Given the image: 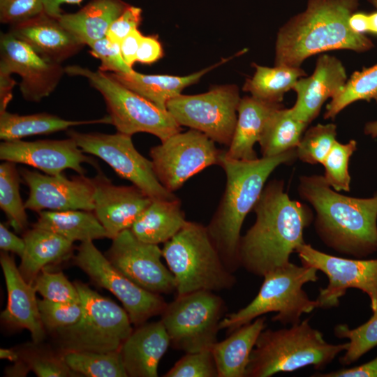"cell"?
<instances>
[{"label":"cell","instance_id":"25","mask_svg":"<svg viewBox=\"0 0 377 377\" xmlns=\"http://www.w3.org/2000/svg\"><path fill=\"white\" fill-rule=\"evenodd\" d=\"M280 103L260 100L252 96L241 98L237 118L226 156L232 159L251 161L258 158L253 146L258 142L268 119L281 107Z\"/></svg>","mask_w":377,"mask_h":377},{"label":"cell","instance_id":"38","mask_svg":"<svg viewBox=\"0 0 377 377\" xmlns=\"http://www.w3.org/2000/svg\"><path fill=\"white\" fill-rule=\"evenodd\" d=\"M370 319L359 327L350 329L347 324L337 325L334 334L340 339H348V346L339 358L344 366L350 365L377 346V310Z\"/></svg>","mask_w":377,"mask_h":377},{"label":"cell","instance_id":"57","mask_svg":"<svg viewBox=\"0 0 377 377\" xmlns=\"http://www.w3.org/2000/svg\"><path fill=\"white\" fill-rule=\"evenodd\" d=\"M364 131L365 134L369 135L373 138H377V120L369 121L366 124Z\"/></svg>","mask_w":377,"mask_h":377},{"label":"cell","instance_id":"26","mask_svg":"<svg viewBox=\"0 0 377 377\" xmlns=\"http://www.w3.org/2000/svg\"><path fill=\"white\" fill-rule=\"evenodd\" d=\"M228 59H223L211 66L185 76L142 74L135 71L129 73H108L127 88L167 110L169 101L181 95L186 87L197 83L207 73L228 61Z\"/></svg>","mask_w":377,"mask_h":377},{"label":"cell","instance_id":"34","mask_svg":"<svg viewBox=\"0 0 377 377\" xmlns=\"http://www.w3.org/2000/svg\"><path fill=\"white\" fill-rule=\"evenodd\" d=\"M255 73L247 79L243 90L260 100L280 103L284 94L293 89L296 82L306 75L301 67L288 66H263L253 64Z\"/></svg>","mask_w":377,"mask_h":377},{"label":"cell","instance_id":"53","mask_svg":"<svg viewBox=\"0 0 377 377\" xmlns=\"http://www.w3.org/2000/svg\"><path fill=\"white\" fill-rule=\"evenodd\" d=\"M348 26L356 34H364L365 32H369V14L354 12L349 17Z\"/></svg>","mask_w":377,"mask_h":377},{"label":"cell","instance_id":"7","mask_svg":"<svg viewBox=\"0 0 377 377\" xmlns=\"http://www.w3.org/2000/svg\"><path fill=\"white\" fill-rule=\"evenodd\" d=\"M317 269L298 266L290 263L265 274L263 284L256 297L237 312L226 314L219 329L231 333L242 325L265 313L275 312L274 322L290 325L299 323L304 313L318 308L316 300H311L303 286L318 280Z\"/></svg>","mask_w":377,"mask_h":377},{"label":"cell","instance_id":"52","mask_svg":"<svg viewBox=\"0 0 377 377\" xmlns=\"http://www.w3.org/2000/svg\"><path fill=\"white\" fill-rule=\"evenodd\" d=\"M15 84L11 75L0 72V112L7 110V106L13 98Z\"/></svg>","mask_w":377,"mask_h":377},{"label":"cell","instance_id":"5","mask_svg":"<svg viewBox=\"0 0 377 377\" xmlns=\"http://www.w3.org/2000/svg\"><path fill=\"white\" fill-rule=\"evenodd\" d=\"M346 343L332 344L305 319L288 328L263 330L252 350L245 377H269L307 366L323 369L342 351Z\"/></svg>","mask_w":377,"mask_h":377},{"label":"cell","instance_id":"36","mask_svg":"<svg viewBox=\"0 0 377 377\" xmlns=\"http://www.w3.org/2000/svg\"><path fill=\"white\" fill-rule=\"evenodd\" d=\"M68 366L77 374L87 377H127L119 351L108 353L62 352Z\"/></svg>","mask_w":377,"mask_h":377},{"label":"cell","instance_id":"31","mask_svg":"<svg viewBox=\"0 0 377 377\" xmlns=\"http://www.w3.org/2000/svg\"><path fill=\"white\" fill-rule=\"evenodd\" d=\"M90 124H110V119L107 116L93 120H67L45 112L22 115L5 110L0 112V138L3 141L21 140Z\"/></svg>","mask_w":377,"mask_h":377},{"label":"cell","instance_id":"39","mask_svg":"<svg viewBox=\"0 0 377 377\" xmlns=\"http://www.w3.org/2000/svg\"><path fill=\"white\" fill-rule=\"evenodd\" d=\"M337 126L334 124H318L309 128L296 147L297 157L302 161L323 163L335 143Z\"/></svg>","mask_w":377,"mask_h":377},{"label":"cell","instance_id":"27","mask_svg":"<svg viewBox=\"0 0 377 377\" xmlns=\"http://www.w3.org/2000/svg\"><path fill=\"white\" fill-rule=\"evenodd\" d=\"M266 318L260 316L231 332L211 348L218 377H245L249 357L256 341L265 330Z\"/></svg>","mask_w":377,"mask_h":377},{"label":"cell","instance_id":"21","mask_svg":"<svg viewBox=\"0 0 377 377\" xmlns=\"http://www.w3.org/2000/svg\"><path fill=\"white\" fill-rule=\"evenodd\" d=\"M0 263L8 293L6 309L1 319L9 327L29 331L33 342L39 344L45 337L36 290L27 282L16 266L15 260L7 252L1 253Z\"/></svg>","mask_w":377,"mask_h":377},{"label":"cell","instance_id":"29","mask_svg":"<svg viewBox=\"0 0 377 377\" xmlns=\"http://www.w3.org/2000/svg\"><path fill=\"white\" fill-rule=\"evenodd\" d=\"M25 249L19 270L24 279L33 283L38 274L48 265L69 257L73 242L47 230L32 227L23 234Z\"/></svg>","mask_w":377,"mask_h":377},{"label":"cell","instance_id":"55","mask_svg":"<svg viewBox=\"0 0 377 377\" xmlns=\"http://www.w3.org/2000/svg\"><path fill=\"white\" fill-rule=\"evenodd\" d=\"M15 364L6 369L8 376H25L30 370L27 364L19 357Z\"/></svg>","mask_w":377,"mask_h":377},{"label":"cell","instance_id":"18","mask_svg":"<svg viewBox=\"0 0 377 377\" xmlns=\"http://www.w3.org/2000/svg\"><path fill=\"white\" fill-rule=\"evenodd\" d=\"M20 174L29 189L24 205L26 209L39 212L52 211L94 209V186L92 178L78 175L68 178L64 174H42L36 170L22 168Z\"/></svg>","mask_w":377,"mask_h":377},{"label":"cell","instance_id":"35","mask_svg":"<svg viewBox=\"0 0 377 377\" xmlns=\"http://www.w3.org/2000/svg\"><path fill=\"white\" fill-rule=\"evenodd\" d=\"M375 100L377 103V64L355 71L326 106L325 119L334 118L355 101Z\"/></svg>","mask_w":377,"mask_h":377},{"label":"cell","instance_id":"43","mask_svg":"<svg viewBox=\"0 0 377 377\" xmlns=\"http://www.w3.org/2000/svg\"><path fill=\"white\" fill-rule=\"evenodd\" d=\"M38 309L45 329L55 332L77 323L83 313L80 303H64L38 300Z\"/></svg>","mask_w":377,"mask_h":377},{"label":"cell","instance_id":"11","mask_svg":"<svg viewBox=\"0 0 377 377\" xmlns=\"http://www.w3.org/2000/svg\"><path fill=\"white\" fill-rule=\"evenodd\" d=\"M240 99L236 85H217L202 94H182L169 101L166 109L180 126L199 131L214 142L229 147Z\"/></svg>","mask_w":377,"mask_h":377},{"label":"cell","instance_id":"6","mask_svg":"<svg viewBox=\"0 0 377 377\" xmlns=\"http://www.w3.org/2000/svg\"><path fill=\"white\" fill-rule=\"evenodd\" d=\"M176 282L177 295L230 289L236 278L222 261L207 226L187 221L162 249Z\"/></svg>","mask_w":377,"mask_h":377},{"label":"cell","instance_id":"20","mask_svg":"<svg viewBox=\"0 0 377 377\" xmlns=\"http://www.w3.org/2000/svg\"><path fill=\"white\" fill-rule=\"evenodd\" d=\"M93 212L106 230L108 238L113 239L130 229L152 199L134 185L117 186L101 171L92 178Z\"/></svg>","mask_w":377,"mask_h":377},{"label":"cell","instance_id":"15","mask_svg":"<svg viewBox=\"0 0 377 377\" xmlns=\"http://www.w3.org/2000/svg\"><path fill=\"white\" fill-rule=\"evenodd\" d=\"M74 264L98 286L111 292L122 303L133 325L138 327L152 316L161 315L167 304L160 294L135 284L108 260L93 241L81 242L73 257Z\"/></svg>","mask_w":377,"mask_h":377},{"label":"cell","instance_id":"14","mask_svg":"<svg viewBox=\"0 0 377 377\" xmlns=\"http://www.w3.org/2000/svg\"><path fill=\"white\" fill-rule=\"evenodd\" d=\"M302 265L323 272L328 284L320 288L316 298L318 308L337 307L340 299L348 288H357L370 299L372 311L377 310V258L350 259L321 252L308 244L300 245L295 250Z\"/></svg>","mask_w":377,"mask_h":377},{"label":"cell","instance_id":"12","mask_svg":"<svg viewBox=\"0 0 377 377\" xmlns=\"http://www.w3.org/2000/svg\"><path fill=\"white\" fill-rule=\"evenodd\" d=\"M67 135L84 153L104 161L120 177L130 181L152 200L177 198L160 183L151 161L138 152L132 136L119 132L107 134L74 130L68 131Z\"/></svg>","mask_w":377,"mask_h":377},{"label":"cell","instance_id":"51","mask_svg":"<svg viewBox=\"0 0 377 377\" xmlns=\"http://www.w3.org/2000/svg\"><path fill=\"white\" fill-rule=\"evenodd\" d=\"M0 248L5 252H12L20 258L25 249V242L22 238L10 232L4 224H0Z\"/></svg>","mask_w":377,"mask_h":377},{"label":"cell","instance_id":"10","mask_svg":"<svg viewBox=\"0 0 377 377\" xmlns=\"http://www.w3.org/2000/svg\"><path fill=\"white\" fill-rule=\"evenodd\" d=\"M226 309L223 300L212 291L177 295L161 315L170 345L186 353L211 349Z\"/></svg>","mask_w":377,"mask_h":377},{"label":"cell","instance_id":"28","mask_svg":"<svg viewBox=\"0 0 377 377\" xmlns=\"http://www.w3.org/2000/svg\"><path fill=\"white\" fill-rule=\"evenodd\" d=\"M129 6L122 0H91L78 11L62 13L60 24L85 45L106 36L112 23Z\"/></svg>","mask_w":377,"mask_h":377},{"label":"cell","instance_id":"47","mask_svg":"<svg viewBox=\"0 0 377 377\" xmlns=\"http://www.w3.org/2000/svg\"><path fill=\"white\" fill-rule=\"evenodd\" d=\"M142 13L140 8L129 5L112 23L106 37L120 43L133 31L138 29L142 20Z\"/></svg>","mask_w":377,"mask_h":377},{"label":"cell","instance_id":"41","mask_svg":"<svg viewBox=\"0 0 377 377\" xmlns=\"http://www.w3.org/2000/svg\"><path fill=\"white\" fill-rule=\"evenodd\" d=\"M22 359L38 377L78 376L64 360L63 353L58 354L35 346L17 352Z\"/></svg>","mask_w":377,"mask_h":377},{"label":"cell","instance_id":"48","mask_svg":"<svg viewBox=\"0 0 377 377\" xmlns=\"http://www.w3.org/2000/svg\"><path fill=\"white\" fill-rule=\"evenodd\" d=\"M163 56V50L157 36H143L137 53L136 62L153 64Z\"/></svg>","mask_w":377,"mask_h":377},{"label":"cell","instance_id":"45","mask_svg":"<svg viewBox=\"0 0 377 377\" xmlns=\"http://www.w3.org/2000/svg\"><path fill=\"white\" fill-rule=\"evenodd\" d=\"M90 54L101 61L98 70L102 72L129 73L134 70L124 60L120 43L108 39L106 36L90 45Z\"/></svg>","mask_w":377,"mask_h":377},{"label":"cell","instance_id":"50","mask_svg":"<svg viewBox=\"0 0 377 377\" xmlns=\"http://www.w3.org/2000/svg\"><path fill=\"white\" fill-rule=\"evenodd\" d=\"M143 35L138 29L133 31L120 43L121 55L131 67L136 62L137 53Z\"/></svg>","mask_w":377,"mask_h":377},{"label":"cell","instance_id":"3","mask_svg":"<svg viewBox=\"0 0 377 377\" xmlns=\"http://www.w3.org/2000/svg\"><path fill=\"white\" fill-rule=\"evenodd\" d=\"M298 188L316 211V230L327 246L357 258L377 251V193L368 198L343 195L320 175L301 177Z\"/></svg>","mask_w":377,"mask_h":377},{"label":"cell","instance_id":"9","mask_svg":"<svg viewBox=\"0 0 377 377\" xmlns=\"http://www.w3.org/2000/svg\"><path fill=\"white\" fill-rule=\"evenodd\" d=\"M74 283L80 296L83 313L75 325L54 332L61 350L119 351L133 330L125 309L82 282Z\"/></svg>","mask_w":377,"mask_h":377},{"label":"cell","instance_id":"13","mask_svg":"<svg viewBox=\"0 0 377 377\" xmlns=\"http://www.w3.org/2000/svg\"><path fill=\"white\" fill-rule=\"evenodd\" d=\"M214 142L203 133L190 129L177 133L151 148V161L160 183L173 193L195 174L212 165H219L222 151Z\"/></svg>","mask_w":377,"mask_h":377},{"label":"cell","instance_id":"40","mask_svg":"<svg viewBox=\"0 0 377 377\" xmlns=\"http://www.w3.org/2000/svg\"><path fill=\"white\" fill-rule=\"evenodd\" d=\"M356 149L357 142L353 140L346 144L336 141L322 163L325 168L323 177L336 191H350L348 162Z\"/></svg>","mask_w":377,"mask_h":377},{"label":"cell","instance_id":"46","mask_svg":"<svg viewBox=\"0 0 377 377\" xmlns=\"http://www.w3.org/2000/svg\"><path fill=\"white\" fill-rule=\"evenodd\" d=\"M45 12L44 0H0V21L13 26Z\"/></svg>","mask_w":377,"mask_h":377},{"label":"cell","instance_id":"1","mask_svg":"<svg viewBox=\"0 0 377 377\" xmlns=\"http://www.w3.org/2000/svg\"><path fill=\"white\" fill-rule=\"evenodd\" d=\"M252 211L256 221L241 236L239 262L249 272L263 276L290 263V255L304 243V230L313 214L306 205L291 200L283 183L276 180L264 187Z\"/></svg>","mask_w":377,"mask_h":377},{"label":"cell","instance_id":"56","mask_svg":"<svg viewBox=\"0 0 377 377\" xmlns=\"http://www.w3.org/2000/svg\"><path fill=\"white\" fill-rule=\"evenodd\" d=\"M0 358L16 362L19 359V354L12 349L1 348Z\"/></svg>","mask_w":377,"mask_h":377},{"label":"cell","instance_id":"58","mask_svg":"<svg viewBox=\"0 0 377 377\" xmlns=\"http://www.w3.org/2000/svg\"><path fill=\"white\" fill-rule=\"evenodd\" d=\"M369 32L377 34V10L369 14Z\"/></svg>","mask_w":377,"mask_h":377},{"label":"cell","instance_id":"4","mask_svg":"<svg viewBox=\"0 0 377 377\" xmlns=\"http://www.w3.org/2000/svg\"><path fill=\"white\" fill-rule=\"evenodd\" d=\"M295 158V149L251 161L232 159L221 151L219 165L226 174V188L207 228L230 272L233 273L240 267L238 249L242 226L261 195L267 178L278 166Z\"/></svg>","mask_w":377,"mask_h":377},{"label":"cell","instance_id":"44","mask_svg":"<svg viewBox=\"0 0 377 377\" xmlns=\"http://www.w3.org/2000/svg\"><path fill=\"white\" fill-rule=\"evenodd\" d=\"M164 377H218L211 349L187 353L163 375Z\"/></svg>","mask_w":377,"mask_h":377},{"label":"cell","instance_id":"49","mask_svg":"<svg viewBox=\"0 0 377 377\" xmlns=\"http://www.w3.org/2000/svg\"><path fill=\"white\" fill-rule=\"evenodd\" d=\"M316 377H377V357L363 364L327 373H316Z\"/></svg>","mask_w":377,"mask_h":377},{"label":"cell","instance_id":"33","mask_svg":"<svg viewBox=\"0 0 377 377\" xmlns=\"http://www.w3.org/2000/svg\"><path fill=\"white\" fill-rule=\"evenodd\" d=\"M307 125L292 108H277L268 119L258 142L262 156H274L296 149Z\"/></svg>","mask_w":377,"mask_h":377},{"label":"cell","instance_id":"42","mask_svg":"<svg viewBox=\"0 0 377 377\" xmlns=\"http://www.w3.org/2000/svg\"><path fill=\"white\" fill-rule=\"evenodd\" d=\"M32 284L43 299L55 302H80L75 283H71L61 272H50L44 268Z\"/></svg>","mask_w":377,"mask_h":377},{"label":"cell","instance_id":"23","mask_svg":"<svg viewBox=\"0 0 377 377\" xmlns=\"http://www.w3.org/2000/svg\"><path fill=\"white\" fill-rule=\"evenodd\" d=\"M29 45L47 61L61 64L85 45L45 12L25 22L10 26L8 31Z\"/></svg>","mask_w":377,"mask_h":377},{"label":"cell","instance_id":"8","mask_svg":"<svg viewBox=\"0 0 377 377\" xmlns=\"http://www.w3.org/2000/svg\"><path fill=\"white\" fill-rule=\"evenodd\" d=\"M70 76L83 77L103 96L112 124L117 132L132 136L147 133L163 142L182 131L181 126L168 110L157 106L127 88L108 73L78 65L65 67Z\"/></svg>","mask_w":377,"mask_h":377},{"label":"cell","instance_id":"59","mask_svg":"<svg viewBox=\"0 0 377 377\" xmlns=\"http://www.w3.org/2000/svg\"><path fill=\"white\" fill-rule=\"evenodd\" d=\"M369 3H371L374 6H375L377 9V0H368Z\"/></svg>","mask_w":377,"mask_h":377},{"label":"cell","instance_id":"24","mask_svg":"<svg viewBox=\"0 0 377 377\" xmlns=\"http://www.w3.org/2000/svg\"><path fill=\"white\" fill-rule=\"evenodd\" d=\"M136 327L119 350L128 376L156 377L158 363L170 345L168 334L161 320Z\"/></svg>","mask_w":377,"mask_h":377},{"label":"cell","instance_id":"17","mask_svg":"<svg viewBox=\"0 0 377 377\" xmlns=\"http://www.w3.org/2000/svg\"><path fill=\"white\" fill-rule=\"evenodd\" d=\"M0 72L18 74L22 78L20 92L31 102L49 96L66 73L61 64L46 61L9 32L1 33Z\"/></svg>","mask_w":377,"mask_h":377},{"label":"cell","instance_id":"16","mask_svg":"<svg viewBox=\"0 0 377 377\" xmlns=\"http://www.w3.org/2000/svg\"><path fill=\"white\" fill-rule=\"evenodd\" d=\"M112 240L105 256L124 276L154 293L176 291L175 277L161 262L162 249L157 244L139 240L130 229Z\"/></svg>","mask_w":377,"mask_h":377},{"label":"cell","instance_id":"22","mask_svg":"<svg viewBox=\"0 0 377 377\" xmlns=\"http://www.w3.org/2000/svg\"><path fill=\"white\" fill-rule=\"evenodd\" d=\"M347 80L346 69L336 57L320 54L313 74L300 78L293 90L297 100L291 108L295 115L309 124L319 114L328 98L334 96Z\"/></svg>","mask_w":377,"mask_h":377},{"label":"cell","instance_id":"19","mask_svg":"<svg viewBox=\"0 0 377 377\" xmlns=\"http://www.w3.org/2000/svg\"><path fill=\"white\" fill-rule=\"evenodd\" d=\"M85 154L70 137L32 142L8 140L0 144L1 161L29 165L50 175L63 173L66 169L84 175L83 163L95 165L94 159Z\"/></svg>","mask_w":377,"mask_h":377},{"label":"cell","instance_id":"37","mask_svg":"<svg viewBox=\"0 0 377 377\" xmlns=\"http://www.w3.org/2000/svg\"><path fill=\"white\" fill-rule=\"evenodd\" d=\"M20 175L15 163L3 161L0 165V207L17 232L28 226L27 209L20 192Z\"/></svg>","mask_w":377,"mask_h":377},{"label":"cell","instance_id":"54","mask_svg":"<svg viewBox=\"0 0 377 377\" xmlns=\"http://www.w3.org/2000/svg\"><path fill=\"white\" fill-rule=\"evenodd\" d=\"M83 0H44L45 12L54 17H59L63 13L61 6L63 4L80 5Z\"/></svg>","mask_w":377,"mask_h":377},{"label":"cell","instance_id":"30","mask_svg":"<svg viewBox=\"0 0 377 377\" xmlns=\"http://www.w3.org/2000/svg\"><path fill=\"white\" fill-rule=\"evenodd\" d=\"M187 221L177 198L152 200L130 228L139 240L158 245L173 237Z\"/></svg>","mask_w":377,"mask_h":377},{"label":"cell","instance_id":"2","mask_svg":"<svg viewBox=\"0 0 377 377\" xmlns=\"http://www.w3.org/2000/svg\"><path fill=\"white\" fill-rule=\"evenodd\" d=\"M359 0H308L306 9L279 30L275 66L300 67L318 53L336 50L363 52L374 47L371 39L348 26Z\"/></svg>","mask_w":377,"mask_h":377},{"label":"cell","instance_id":"32","mask_svg":"<svg viewBox=\"0 0 377 377\" xmlns=\"http://www.w3.org/2000/svg\"><path fill=\"white\" fill-rule=\"evenodd\" d=\"M33 227L53 232L74 242L108 237L105 229L93 212L86 210L40 211Z\"/></svg>","mask_w":377,"mask_h":377}]
</instances>
